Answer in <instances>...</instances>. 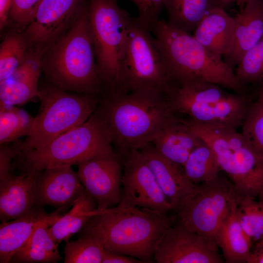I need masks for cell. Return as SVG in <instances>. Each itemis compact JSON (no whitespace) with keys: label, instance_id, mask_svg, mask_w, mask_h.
Masks as SVG:
<instances>
[{"label":"cell","instance_id":"74e56055","mask_svg":"<svg viewBox=\"0 0 263 263\" xmlns=\"http://www.w3.org/2000/svg\"><path fill=\"white\" fill-rule=\"evenodd\" d=\"M143 261L129 255L105 249L102 263H140Z\"/></svg>","mask_w":263,"mask_h":263},{"label":"cell","instance_id":"f1b7e54d","mask_svg":"<svg viewBox=\"0 0 263 263\" xmlns=\"http://www.w3.org/2000/svg\"><path fill=\"white\" fill-rule=\"evenodd\" d=\"M34 119L35 117L21 109L0 103V145L27 136Z\"/></svg>","mask_w":263,"mask_h":263},{"label":"cell","instance_id":"30bf717a","mask_svg":"<svg viewBox=\"0 0 263 263\" xmlns=\"http://www.w3.org/2000/svg\"><path fill=\"white\" fill-rule=\"evenodd\" d=\"M236 196L232 183L220 173L211 180L195 184L176 212L179 223L202 236L217 250V233Z\"/></svg>","mask_w":263,"mask_h":263},{"label":"cell","instance_id":"52a82bcc","mask_svg":"<svg viewBox=\"0 0 263 263\" xmlns=\"http://www.w3.org/2000/svg\"><path fill=\"white\" fill-rule=\"evenodd\" d=\"M192 131L214 151L220 169L229 176L236 193L263 197V158L236 130L185 119Z\"/></svg>","mask_w":263,"mask_h":263},{"label":"cell","instance_id":"8fae6325","mask_svg":"<svg viewBox=\"0 0 263 263\" xmlns=\"http://www.w3.org/2000/svg\"><path fill=\"white\" fill-rule=\"evenodd\" d=\"M89 0H42L31 22L22 32L28 51L42 55L73 26Z\"/></svg>","mask_w":263,"mask_h":263},{"label":"cell","instance_id":"1f68e13d","mask_svg":"<svg viewBox=\"0 0 263 263\" xmlns=\"http://www.w3.org/2000/svg\"><path fill=\"white\" fill-rule=\"evenodd\" d=\"M104 250L97 239L83 234L76 241L66 242L64 263H102Z\"/></svg>","mask_w":263,"mask_h":263},{"label":"cell","instance_id":"9c48e42d","mask_svg":"<svg viewBox=\"0 0 263 263\" xmlns=\"http://www.w3.org/2000/svg\"><path fill=\"white\" fill-rule=\"evenodd\" d=\"M137 19L130 17L125 64L127 92L165 96L171 78L160 44Z\"/></svg>","mask_w":263,"mask_h":263},{"label":"cell","instance_id":"ba28073f","mask_svg":"<svg viewBox=\"0 0 263 263\" xmlns=\"http://www.w3.org/2000/svg\"><path fill=\"white\" fill-rule=\"evenodd\" d=\"M39 90V111L31 132L20 142L19 154L41 149L85 122L95 112L101 96L68 92L50 84Z\"/></svg>","mask_w":263,"mask_h":263},{"label":"cell","instance_id":"d6a6232c","mask_svg":"<svg viewBox=\"0 0 263 263\" xmlns=\"http://www.w3.org/2000/svg\"><path fill=\"white\" fill-rule=\"evenodd\" d=\"M241 134L251 148L263 158V95L253 100L242 126Z\"/></svg>","mask_w":263,"mask_h":263},{"label":"cell","instance_id":"2e32d148","mask_svg":"<svg viewBox=\"0 0 263 263\" xmlns=\"http://www.w3.org/2000/svg\"><path fill=\"white\" fill-rule=\"evenodd\" d=\"M84 189L71 167L47 168L38 172L34 206L65 209L73 206Z\"/></svg>","mask_w":263,"mask_h":263},{"label":"cell","instance_id":"4fadbf2b","mask_svg":"<svg viewBox=\"0 0 263 263\" xmlns=\"http://www.w3.org/2000/svg\"><path fill=\"white\" fill-rule=\"evenodd\" d=\"M77 173L84 188L95 200L97 209L120 203L123 161L117 154L84 161L78 165Z\"/></svg>","mask_w":263,"mask_h":263},{"label":"cell","instance_id":"cb8c5ba5","mask_svg":"<svg viewBox=\"0 0 263 263\" xmlns=\"http://www.w3.org/2000/svg\"><path fill=\"white\" fill-rule=\"evenodd\" d=\"M237 196L231 209L221 225L216 237L217 247L227 263H248L252 243L245 235L236 214Z\"/></svg>","mask_w":263,"mask_h":263},{"label":"cell","instance_id":"9a60e30c","mask_svg":"<svg viewBox=\"0 0 263 263\" xmlns=\"http://www.w3.org/2000/svg\"><path fill=\"white\" fill-rule=\"evenodd\" d=\"M253 101L247 94H231L219 101L183 105L172 113L200 124L237 130L242 127Z\"/></svg>","mask_w":263,"mask_h":263},{"label":"cell","instance_id":"4dcf8cb0","mask_svg":"<svg viewBox=\"0 0 263 263\" xmlns=\"http://www.w3.org/2000/svg\"><path fill=\"white\" fill-rule=\"evenodd\" d=\"M27 44L22 32L12 30L0 46V82L9 77L26 60Z\"/></svg>","mask_w":263,"mask_h":263},{"label":"cell","instance_id":"8992f818","mask_svg":"<svg viewBox=\"0 0 263 263\" xmlns=\"http://www.w3.org/2000/svg\"><path fill=\"white\" fill-rule=\"evenodd\" d=\"M116 154L109 131L95 112L85 122L44 147L21 153L18 156L22 172L38 173L47 168L72 167Z\"/></svg>","mask_w":263,"mask_h":263},{"label":"cell","instance_id":"7a4b0ae2","mask_svg":"<svg viewBox=\"0 0 263 263\" xmlns=\"http://www.w3.org/2000/svg\"><path fill=\"white\" fill-rule=\"evenodd\" d=\"M171 226L167 213L117 206L94 210L81 230L83 234L97 239L106 250L150 263L158 241Z\"/></svg>","mask_w":263,"mask_h":263},{"label":"cell","instance_id":"60d3db41","mask_svg":"<svg viewBox=\"0 0 263 263\" xmlns=\"http://www.w3.org/2000/svg\"><path fill=\"white\" fill-rule=\"evenodd\" d=\"M222 6L225 8L228 5L235 3L243 6L248 0H219Z\"/></svg>","mask_w":263,"mask_h":263},{"label":"cell","instance_id":"d4e9b609","mask_svg":"<svg viewBox=\"0 0 263 263\" xmlns=\"http://www.w3.org/2000/svg\"><path fill=\"white\" fill-rule=\"evenodd\" d=\"M218 7H223L219 0H166L165 2L168 23L189 34L210 11Z\"/></svg>","mask_w":263,"mask_h":263},{"label":"cell","instance_id":"4316f807","mask_svg":"<svg viewBox=\"0 0 263 263\" xmlns=\"http://www.w3.org/2000/svg\"><path fill=\"white\" fill-rule=\"evenodd\" d=\"M56 221L43 223L12 257L10 263H56L61 260L57 245L49 231Z\"/></svg>","mask_w":263,"mask_h":263},{"label":"cell","instance_id":"603a6c76","mask_svg":"<svg viewBox=\"0 0 263 263\" xmlns=\"http://www.w3.org/2000/svg\"><path fill=\"white\" fill-rule=\"evenodd\" d=\"M40 58L28 52L25 62L8 78L0 82V103L23 105L39 95Z\"/></svg>","mask_w":263,"mask_h":263},{"label":"cell","instance_id":"6da1fadb","mask_svg":"<svg viewBox=\"0 0 263 263\" xmlns=\"http://www.w3.org/2000/svg\"><path fill=\"white\" fill-rule=\"evenodd\" d=\"M95 112L122 159L151 143L174 115L165 96L136 92L103 95Z\"/></svg>","mask_w":263,"mask_h":263},{"label":"cell","instance_id":"e575fe53","mask_svg":"<svg viewBox=\"0 0 263 263\" xmlns=\"http://www.w3.org/2000/svg\"><path fill=\"white\" fill-rule=\"evenodd\" d=\"M42 0H12L8 24L12 30L23 32L34 18Z\"/></svg>","mask_w":263,"mask_h":263},{"label":"cell","instance_id":"5bb4252c","mask_svg":"<svg viewBox=\"0 0 263 263\" xmlns=\"http://www.w3.org/2000/svg\"><path fill=\"white\" fill-rule=\"evenodd\" d=\"M157 263H221L223 260L199 234L179 224L171 226L158 241L154 253Z\"/></svg>","mask_w":263,"mask_h":263},{"label":"cell","instance_id":"277c9868","mask_svg":"<svg viewBox=\"0 0 263 263\" xmlns=\"http://www.w3.org/2000/svg\"><path fill=\"white\" fill-rule=\"evenodd\" d=\"M150 31L162 49L171 79L196 78L235 93L247 94L246 85L239 79L233 68L222 57L207 50L193 35L160 19Z\"/></svg>","mask_w":263,"mask_h":263},{"label":"cell","instance_id":"f546056e","mask_svg":"<svg viewBox=\"0 0 263 263\" xmlns=\"http://www.w3.org/2000/svg\"><path fill=\"white\" fill-rule=\"evenodd\" d=\"M236 214L240 225L252 243L263 236V197L237 194Z\"/></svg>","mask_w":263,"mask_h":263},{"label":"cell","instance_id":"836d02e7","mask_svg":"<svg viewBox=\"0 0 263 263\" xmlns=\"http://www.w3.org/2000/svg\"><path fill=\"white\" fill-rule=\"evenodd\" d=\"M235 73L245 85L263 82V36L244 55Z\"/></svg>","mask_w":263,"mask_h":263},{"label":"cell","instance_id":"484cf974","mask_svg":"<svg viewBox=\"0 0 263 263\" xmlns=\"http://www.w3.org/2000/svg\"><path fill=\"white\" fill-rule=\"evenodd\" d=\"M96 209L95 200L85 189L71 210L50 226L52 238L58 244L63 241L68 242L73 235L82 229Z\"/></svg>","mask_w":263,"mask_h":263},{"label":"cell","instance_id":"5b68a950","mask_svg":"<svg viewBox=\"0 0 263 263\" xmlns=\"http://www.w3.org/2000/svg\"><path fill=\"white\" fill-rule=\"evenodd\" d=\"M118 0H89L88 19L104 95L128 93L125 64L129 13Z\"/></svg>","mask_w":263,"mask_h":263},{"label":"cell","instance_id":"83f0119b","mask_svg":"<svg viewBox=\"0 0 263 263\" xmlns=\"http://www.w3.org/2000/svg\"><path fill=\"white\" fill-rule=\"evenodd\" d=\"M183 168L187 178L194 184L215 178L221 170L214 151L203 140L192 150Z\"/></svg>","mask_w":263,"mask_h":263},{"label":"cell","instance_id":"d6986e66","mask_svg":"<svg viewBox=\"0 0 263 263\" xmlns=\"http://www.w3.org/2000/svg\"><path fill=\"white\" fill-rule=\"evenodd\" d=\"M38 173L11 174L0 179V219L1 222L16 219L35 206Z\"/></svg>","mask_w":263,"mask_h":263},{"label":"cell","instance_id":"f35d334b","mask_svg":"<svg viewBox=\"0 0 263 263\" xmlns=\"http://www.w3.org/2000/svg\"><path fill=\"white\" fill-rule=\"evenodd\" d=\"M248 263H263V236L252 248Z\"/></svg>","mask_w":263,"mask_h":263},{"label":"cell","instance_id":"b9f144b4","mask_svg":"<svg viewBox=\"0 0 263 263\" xmlns=\"http://www.w3.org/2000/svg\"><path fill=\"white\" fill-rule=\"evenodd\" d=\"M259 93L263 95V82L261 83V86Z\"/></svg>","mask_w":263,"mask_h":263},{"label":"cell","instance_id":"8d00e7d4","mask_svg":"<svg viewBox=\"0 0 263 263\" xmlns=\"http://www.w3.org/2000/svg\"><path fill=\"white\" fill-rule=\"evenodd\" d=\"M20 141L10 145L8 144L0 146V179H2L11 174L12 161L20 153Z\"/></svg>","mask_w":263,"mask_h":263},{"label":"cell","instance_id":"7c38bea8","mask_svg":"<svg viewBox=\"0 0 263 263\" xmlns=\"http://www.w3.org/2000/svg\"><path fill=\"white\" fill-rule=\"evenodd\" d=\"M121 207L144 208L163 213L172 210L139 150L130 151L122 159Z\"/></svg>","mask_w":263,"mask_h":263},{"label":"cell","instance_id":"ffe728a7","mask_svg":"<svg viewBox=\"0 0 263 263\" xmlns=\"http://www.w3.org/2000/svg\"><path fill=\"white\" fill-rule=\"evenodd\" d=\"M202 141L183 117L174 114L150 143L162 156L183 167L192 150Z\"/></svg>","mask_w":263,"mask_h":263},{"label":"cell","instance_id":"7402d4cb","mask_svg":"<svg viewBox=\"0 0 263 263\" xmlns=\"http://www.w3.org/2000/svg\"><path fill=\"white\" fill-rule=\"evenodd\" d=\"M222 7L210 11L194 30L193 36L210 53L222 57L229 54L234 42V20Z\"/></svg>","mask_w":263,"mask_h":263},{"label":"cell","instance_id":"3957f363","mask_svg":"<svg viewBox=\"0 0 263 263\" xmlns=\"http://www.w3.org/2000/svg\"><path fill=\"white\" fill-rule=\"evenodd\" d=\"M88 6L66 34L42 55L40 61L49 84L68 92L102 96Z\"/></svg>","mask_w":263,"mask_h":263},{"label":"cell","instance_id":"d590c367","mask_svg":"<svg viewBox=\"0 0 263 263\" xmlns=\"http://www.w3.org/2000/svg\"><path fill=\"white\" fill-rule=\"evenodd\" d=\"M136 6L138 20L150 30L152 25L159 19L165 9L166 0H129Z\"/></svg>","mask_w":263,"mask_h":263},{"label":"cell","instance_id":"ac0fdd59","mask_svg":"<svg viewBox=\"0 0 263 263\" xmlns=\"http://www.w3.org/2000/svg\"><path fill=\"white\" fill-rule=\"evenodd\" d=\"M58 208L46 213L43 209L34 206L27 213L11 221L1 222L0 225V263H8L14 255L32 237L42 224L48 221H56L63 215Z\"/></svg>","mask_w":263,"mask_h":263},{"label":"cell","instance_id":"ab89813d","mask_svg":"<svg viewBox=\"0 0 263 263\" xmlns=\"http://www.w3.org/2000/svg\"><path fill=\"white\" fill-rule=\"evenodd\" d=\"M12 0H0V28L2 30L7 25Z\"/></svg>","mask_w":263,"mask_h":263},{"label":"cell","instance_id":"44dd1931","mask_svg":"<svg viewBox=\"0 0 263 263\" xmlns=\"http://www.w3.org/2000/svg\"><path fill=\"white\" fill-rule=\"evenodd\" d=\"M234 42L224 60L232 68L263 36V0H248L233 18Z\"/></svg>","mask_w":263,"mask_h":263},{"label":"cell","instance_id":"e0dca14e","mask_svg":"<svg viewBox=\"0 0 263 263\" xmlns=\"http://www.w3.org/2000/svg\"><path fill=\"white\" fill-rule=\"evenodd\" d=\"M162 191L176 212L195 184L186 176L182 166L166 159L149 143L139 150Z\"/></svg>","mask_w":263,"mask_h":263}]
</instances>
